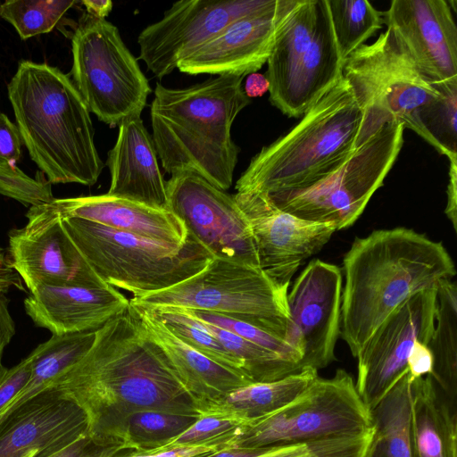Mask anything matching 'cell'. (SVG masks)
<instances>
[{
	"label": "cell",
	"instance_id": "83f0119b",
	"mask_svg": "<svg viewBox=\"0 0 457 457\" xmlns=\"http://www.w3.org/2000/svg\"><path fill=\"white\" fill-rule=\"evenodd\" d=\"M96 330L52 335L30 353L29 379L12 404L0 416V422L15 408L47 388L60 375L79 361L90 349Z\"/></svg>",
	"mask_w": 457,
	"mask_h": 457
},
{
	"label": "cell",
	"instance_id": "4dcf8cb0",
	"mask_svg": "<svg viewBox=\"0 0 457 457\" xmlns=\"http://www.w3.org/2000/svg\"><path fill=\"white\" fill-rule=\"evenodd\" d=\"M200 415L145 410L129 414L114 436L122 449L150 452L163 448L192 426Z\"/></svg>",
	"mask_w": 457,
	"mask_h": 457
},
{
	"label": "cell",
	"instance_id": "f35d334b",
	"mask_svg": "<svg viewBox=\"0 0 457 457\" xmlns=\"http://www.w3.org/2000/svg\"><path fill=\"white\" fill-rule=\"evenodd\" d=\"M198 457H325L317 441L273 445L257 449L227 448Z\"/></svg>",
	"mask_w": 457,
	"mask_h": 457
},
{
	"label": "cell",
	"instance_id": "4fadbf2b",
	"mask_svg": "<svg viewBox=\"0 0 457 457\" xmlns=\"http://www.w3.org/2000/svg\"><path fill=\"white\" fill-rule=\"evenodd\" d=\"M166 192L167 209L214 258L260 268L250 225L234 195L190 171L172 174Z\"/></svg>",
	"mask_w": 457,
	"mask_h": 457
},
{
	"label": "cell",
	"instance_id": "d590c367",
	"mask_svg": "<svg viewBox=\"0 0 457 457\" xmlns=\"http://www.w3.org/2000/svg\"><path fill=\"white\" fill-rule=\"evenodd\" d=\"M197 420L164 447L205 446L230 448L247 421L217 411L200 412Z\"/></svg>",
	"mask_w": 457,
	"mask_h": 457
},
{
	"label": "cell",
	"instance_id": "8fae6325",
	"mask_svg": "<svg viewBox=\"0 0 457 457\" xmlns=\"http://www.w3.org/2000/svg\"><path fill=\"white\" fill-rule=\"evenodd\" d=\"M71 80L100 121L116 127L141 114L151 87L116 26L84 14L71 37Z\"/></svg>",
	"mask_w": 457,
	"mask_h": 457
},
{
	"label": "cell",
	"instance_id": "5bb4252c",
	"mask_svg": "<svg viewBox=\"0 0 457 457\" xmlns=\"http://www.w3.org/2000/svg\"><path fill=\"white\" fill-rule=\"evenodd\" d=\"M436 311V287L412 295L383 321L358 353L355 386L370 411L408 372V357L414 344H428Z\"/></svg>",
	"mask_w": 457,
	"mask_h": 457
},
{
	"label": "cell",
	"instance_id": "ab89813d",
	"mask_svg": "<svg viewBox=\"0 0 457 457\" xmlns=\"http://www.w3.org/2000/svg\"><path fill=\"white\" fill-rule=\"evenodd\" d=\"M30 370L31 358L29 354L11 368L3 364L0 366V416L4 413L27 385Z\"/></svg>",
	"mask_w": 457,
	"mask_h": 457
},
{
	"label": "cell",
	"instance_id": "8992f818",
	"mask_svg": "<svg viewBox=\"0 0 457 457\" xmlns=\"http://www.w3.org/2000/svg\"><path fill=\"white\" fill-rule=\"evenodd\" d=\"M344 63L327 0H292L267 60L270 102L302 117L343 79Z\"/></svg>",
	"mask_w": 457,
	"mask_h": 457
},
{
	"label": "cell",
	"instance_id": "7a4b0ae2",
	"mask_svg": "<svg viewBox=\"0 0 457 457\" xmlns=\"http://www.w3.org/2000/svg\"><path fill=\"white\" fill-rule=\"evenodd\" d=\"M343 270L339 335L354 357L402 303L456 274L441 242L403 227L355 238Z\"/></svg>",
	"mask_w": 457,
	"mask_h": 457
},
{
	"label": "cell",
	"instance_id": "ba28073f",
	"mask_svg": "<svg viewBox=\"0 0 457 457\" xmlns=\"http://www.w3.org/2000/svg\"><path fill=\"white\" fill-rule=\"evenodd\" d=\"M61 218V217H60ZM82 256L107 285L139 298L204 270L213 258L193 236L184 245L154 241L79 218H61Z\"/></svg>",
	"mask_w": 457,
	"mask_h": 457
},
{
	"label": "cell",
	"instance_id": "5b68a950",
	"mask_svg": "<svg viewBox=\"0 0 457 457\" xmlns=\"http://www.w3.org/2000/svg\"><path fill=\"white\" fill-rule=\"evenodd\" d=\"M361 120L343 77L287 134L252 158L236 182L237 193L270 195L312 185L353 153Z\"/></svg>",
	"mask_w": 457,
	"mask_h": 457
},
{
	"label": "cell",
	"instance_id": "2e32d148",
	"mask_svg": "<svg viewBox=\"0 0 457 457\" xmlns=\"http://www.w3.org/2000/svg\"><path fill=\"white\" fill-rule=\"evenodd\" d=\"M290 323L287 341L303 353L301 370L318 371L336 360L340 333L342 273L331 263L312 260L287 293Z\"/></svg>",
	"mask_w": 457,
	"mask_h": 457
},
{
	"label": "cell",
	"instance_id": "816d5d0a",
	"mask_svg": "<svg viewBox=\"0 0 457 457\" xmlns=\"http://www.w3.org/2000/svg\"><path fill=\"white\" fill-rule=\"evenodd\" d=\"M0 4H1V3H0Z\"/></svg>",
	"mask_w": 457,
	"mask_h": 457
},
{
	"label": "cell",
	"instance_id": "d6a6232c",
	"mask_svg": "<svg viewBox=\"0 0 457 457\" xmlns=\"http://www.w3.org/2000/svg\"><path fill=\"white\" fill-rule=\"evenodd\" d=\"M199 321L242 362L245 373L254 383L278 380L302 370L298 363L288 361L228 330Z\"/></svg>",
	"mask_w": 457,
	"mask_h": 457
},
{
	"label": "cell",
	"instance_id": "f1b7e54d",
	"mask_svg": "<svg viewBox=\"0 0 457 457\" xmlns=\"http://www.w3.org/2000/svg\"><path fill=\"white\" fill-rule=\"evenodd\" d=\"M433 366L429 374L449 400L457 397V287L451 279L436 287L435 327L428 344Z\"/></svg>",
	"mask_w": 457,
	"mask_h": 457
},
{
	"label": "cell",
	"instance_id": "4316f807",
	"mask_svg": "<svg viewBox=\"0 0 457 457\" xmlns=\"http://www.w3.org/2000/svg\"><path fill=\"white\" fill-rule=\"evenodd\" d=\"M317 377L316 370L305 368L278 380L252 383L204 406L199 414L217 411L250 422L287 405Z\"/></svg>",
	"mask_w": 457,
	"mask_h": 457
},
{
	"label": "cell",
	"instance_id": "f6af8a7d",
	"mask_svg": "<svg viewBox=\"0 0 457 457\" xmlns=\"http://www.w3.org/2000/svg\"><path fill=\"white\" fill-rule=\"evenodd\" d=\"M15 335V324L9 312L8 301L0 294V366L5 347Z\"/></svg>",
	"mask_w": 457,
	"mask_h": 457
},
{
	"label": "cell",
	"instance_id": "ffe728a7",
	"mask_svg": "<svg viewBox=\"0 0 457 457\" xmlns=\"http://www.w3.org/2000/svg\"><path fill=\"white\" fill-rule=\"evenodd\" d=\"M292 0H269L244 14L178 64L190 75H247L259 71L270 56L278 25Z\"/></svg>",
	"mask_w": 457,
	"mask_h": 457
},
{
	"label": "cell",
	"instance_id": "836d02e7",
	"mask_svg": "<svg viewBox=\"0 0 457 457\" xmlns=\"http://www.w3.org/2000/svg\"><path fill=\"white\" fill-rule=\"evenodd\" d=\"M136 305L150 310L176 337L200 353L220 365L248 377L242 362L229 353L197 319L184 309L161 305L150 307Z\"/></svg>",
	"mask_w": 457,
	"mask_h": 457
},
{
	"label": "cell",
	"instance_id": "52a82bcc",
	"mask_svg": "<svg viewBox=\"0 0 457 457\" xmlns=\"http://www.w3.org/2000/svg\"><path fill=\"white\" fill-rule=\"evenodd\" d=\"M343 76L362 111L355 149L392 121L403 123L434 146L424 119L445 89L456 86L430 83L390 29L356 49L345 61Z\"/></svg>",
	"mask_w": 457,
	"mask_h": 457
},
{
	"label": "cell",
	"instance_id": "ac0fdd59",
	"mask_svg": "<svg viewBox=\"0 0 457 457\" xmlns=\"http://www.w3.org/2000/svg\"><path fill=\"white\" fill-rule=\"evenodd\" d=\"M234 198L250 225L261 270L286 289L302 262L319 252L337 231L331 223L305 220L282 211L262 194L236 193Z\"/></svg>",
	"mask_w": 457,
	"mask_h": 457
},
{
	"label": "cell",
	"instance_id": "7dc6e473",
	"mask_svg": "<svg viewBox=\"0 0 457 457\" xmlns=\"http://www.w3.org/2000/svg\"><path fill=\"white\" fill-rule=\"evenodd\" d=\"M457 160L450 161L449 184L447 187V204L445 214L457 231Z\"/></svg>",
	"mask_w": 457,
	"mask_h": 457
},
{
	"label": "cell",
	"instance_id": "30bf717a",
	"mask_svg": "<svg viewBox=\"0 0 457 457\" xmlns=\"http://www.w3.org/2000/svg\"><path fill=\"white\" fill-rule=\"evenodd\" d=\"M404 129L398 121L386 123L340 166L312 185L266 196L300 219L331 223L337 230L348 228L383 185L403 146Z\"/></svg>",
	"mask_w": 457,
	"mask_h": 457
},
{
	"label": "cell",
	"instance_id": "3957f363",
	"mask_svg": "<svg viewBox=\"0 0 457 457\" xmlns=\"http://www.w3.org/2000/svg\"><path fill=\"white\" fill-rule=\"evenodd\" d=\"M244 78L220 75L179 89L157 82L150 108L152 137L166 172L190 171L223 191L231 187L240 152L231 128L251 103Z\"/></svg>",
	"mask_w": 457,
	"mask_h": 457
},
{
	"label": "cell",
	"instance_id": "484cf974",
	"mask_svg": "<svg viewBox=\"0 0 457 457\" xmlns=\"http://www.w3.org/2000/svg\"><path fill=\"white\" fill-rule=\"evenodd\" d=\"M410 388L411 457H457L456 405L429 374Z\"/></svg>",
	"mask_w": 457,
	"mask_h": 457
},
{
	"label": "cell",
	"instance_id": "277c9868",
	"mask_svg": "<svg viewBox=\"0 0 457 457\" xmlns=\"http://www.w3.org/2000/svg\"><path fill=\"white\" fill-rule=\"evenodd\" d=\"M7 92L22 144L47 180L96 184L104 164L90 112L70 76L47 63L22 60Z\"/></svg>",
	"mask_w": 457,
	"mask_h": 457
},
{
	"label": "cell",
	"instance_id": "9a60e30c",
	"mask_svg": "<svg viewBox=\"0 0 457 457\" xmlns=\"http://www.w3.org/2000/svg\"><path fill=\"white\" fill-rule=\"evenodd\" d=\"M269 0L178 1L163 17L137 37L138 59L159 79L192 54L229 23L268 4Z\"/></svg>",
	"mask_w": 457,
	"mask_h": 457
},
{
	"label": "cell",
	"instance_id": "9c48e42d",
	"mask_svg": "<svg viewBox=\"0 0 457 457\" xmlns=\"http://www.w3.org/2000/svg\"><path fill=\"white\" fill-rule=\"evenodd\" d=\"M287 289L277 285L262 270L212 258L195 275L162 291L139 298L142 306H172L200 310L239 320L287 341L290 314Z\"/></svg>",
	"mask_w": 457,
	"mask_h": 457
},
{
	"label": "cell",
	"instance_id": "8d00e7d4",
	"mask_svg": "<svg viewBox=\"0 0 457 457\" xmlns=\"http://www.w3.org/2000/svg\"><path fill=\"white\" fill-rule=\"evenodd\" d=\"M184 310L201 321L228 330L288 361L298 363L300 366L303 353L287 341L278 336L270 334L247 322L219 313L200 310Z\"/></svg>",
	"mask_w": 457,
	"mask_h": 457
},
{
	"label": "cell",
	"instance_id": "ee69618b",
	"mask_svg": "<svg viewBox=\"0 0 457 457\" xmlns=\"http://www.w3.org/2000/svg\"><path fill=\"white\" fill-rule=\"evenodd\" d=\"M433 366L432 353L428 345L417 341L408 357L407 368L411 379L430 374Z\"/></svg>",
	"mask_w": 457,
	"mask_h": 457
},
{
	"label": "cell",
	"instance_id": "c3c4849f",
	"mask_svg": "<svg viewBox=\"0 0 457 457\" xmlns=\"http://www.w3.org/2000/svg\"><path fill=\"white\" fill-rule=\"evenodd\" d=\"M243 89L247 97H258L269 91V81L265 75L253 72L247 75Z\"/></svg>",
	"mask_w": 457,
	"mask_h": 457
},
{
	"label": "cell",
	"instance_id": "74e56055",
	"mask_svg": "<svg viewBox=\"0 0 457 457\" xmlns=\"http://www.w3.org/2000/svg\"><path fill=\"white\" fill-rule=\"evenodd\" d=\"M37 177H29L16 164L0 166V195L29 208L49 204L54 200L51 183L42 172Z\"/></svg>",
	"mask_w": 457,
	"mask_h": 457
},
{
	"label": "cell",
	"instance_id": "f546056e",
	"mask_svg": "<svg viewBox=\"0 0 457 457\" xmlns=\"http://www.w3.org/2000/svg\"><path fill=\"white\" fill-rule=\"evenodd\" d=\"M410 386L407 372L371 410L374 453L382 450L385 457H411Z\"/></svg>",
	"mask_w": 457,
	"mask_h": 457
},
{
	"label": "cell",
	"instance_id": "7bdbcfd3",
	"mask_svg": "<svg viewBox=\"0 0 457 457\" xmlns=\"http://www.w3.org/2000/svg\"><path fill=\"white\" fill-rule=\"evenodd\" d=\"M219 451L218 447L205 446L163 447L150 452H129L117 457H198Z\"/></svg>",
	"mask_w": 457,
	"mask_h": 457
},
{
	"label": "cell",
	"instance_id": "d6986e66",
	"mask_svg": "<svg viewBox=\"0 0 457 457\" xmlns=\"http://www.w3.org/2000/svg\"><path fill=\"white\" fill-rule=\"evenodd\" d=\"M449 1L393 0L384 24L433 85H457V28Z\"/></svg>",
	"mask_w": 457,
	"mask_h": 457
},
{
	"label": "cell",
	"instance_id": "e575fe53",
	"mask_svg": "<svg viewBox=\"0 0 457 457\" xmlns=\"http://www.w3.org/2000/svg\"><path fill=\"white\" fill-rule=\"evenodd\" d=\"M76 3L73 0H8L0 4V17L26 40L52 31Z\"/></svg>",
	"mask_w": 457,
	"mask_h": 457
},
{
	"label": "cell",
	"instance_id": "cb8c5ba5",
	"mask_svg": "<svg viewBox=\"0 0 457 457\" xmlns=\"http://www.w3.org/2000/svg\"><path fill=\"white\" fill-rule=\"evenodd\" d=\"M130 303V302H129ZM145 336L158 347L199 411L232 391L253 382L245 375L220 365L176 337L150 310L130 303Z\"/></svg>",
	"mask_w": 457,
	"mask_h": 457
},
{
	"label": "cell",
	"instance_id": "d4e9b609",
	"mask_svg": "<svg viewBox=\"0 0 457 457\" xmlns=\"http://www.w3.org/2000/svg\"><path fill=\"white\" fill-rule=\"evenodd\" d=\"M157 157L140 115L122 120L116 143L108 153L111 186L106 194L167 209L166 181Z\"/></svg>",
	"mask_w": 457,
	"mask_h": 457
},
{
	"label": "cell",
	"instance_id": "7402d4cb",
	"mask_svg": "<svg viewBox=\"0 0 457 457\" xmlns=\"http://www.w3.org/2000/svg\"><path fill=\"white\" fill-rule=\"evenodd\" d=\"M129 304L112 286L39 285L24 300L26 313L52 335L96 330Z\"/></svg>",
	"mask_w": 457,
	"mask_h": 457
},
{
	"label": "cell",
	"instance_id": "b9f144b4",
	"mask_svg": "<svg viewBox=\"0 0 457 457\" xmlns=\"http://www.w3.org/2000/svg\"><path fill=\"white\" fill-rule=\"evenodd\" d=\"M21 145L16 124L0 112V166L16 164L21 155Z\"/></svg>",
	"mask_w": 457,
	"mask_h": 457
},
{
	"label": "cell",
	"instance_id": "60d3db41",
	"mask_svg": "<svg viewBox=\"0 0 457 457\" xmlns=\"http://www.w3.org/2000/svg\"><path fill=\"white\" fill-rule=\"evenodd\" d=\"M126 451L115 443L94 438L88 433L48 457H117Z\"/></svg>",
	"mask_w": 457,
	"mask_h": 457
},
{
	"label": "cell",
	"instance_id": "7c38bea8",
	"mask_svg": "<svg viewBox=\"0 0 457 457\" xmlns=\"http://www.w3.org/2000/svg\"><path fill=\"white\" fill-rule=\"evenodd\" d=\"M373 427L371 412L353 377L338 369L330 378L317 377L287 405L251 420L230 448L257 449L353 436Z\"/></svg>",
	"mask_w": 457,
	"mask_h": 457
},
{
	"label": "cell",
	"instance_id": "f907efd6",
	"mask_svg": "<svg viewBox=\"0 0 457 457\" xmlns=\"http://www.w3.org/2000/svg\"><path fill=\"white\" fill-rule=\"evenodd\" d=\"M37 456V453L36 452H32L29 454H27L25 457H36Z\"/></svg>",
	"mask_w": 457,
	"mask_h": 457
},
{
	"label": "cell",
	"instance_id": "1f68e13d",
	"mask_svg": "<svg viewBox=\"0 0 457 457\" xmlns=\"http://www.w3.org/2000/svg\"><path fill=\"white\" fill-rule=\"evenodd\" d=\"M337 46L345 61L384 24L383 13L366 0H327Z\"/></svg>",
	"mask_w": 457,
	"mask_h": 457
},
{
	"label": "cell",
	"instance_id": "6da1fadb",
	"mask_svg": "<svg viewBox=\"0 0 457 457\" xmlns=\"http://www.w3.org/2000/svg\"><path fill=\"white\" fill-rule=\"evenodd\" d=\"M50 386L83 410L90 436L115 444L123 420L136 411L199 415L195 401L144 333L130 303L96 330L87 353Z\"/></svg>",
	"mask_w": 457,
	"mask_h": 457
},
{
	"label": "cell",
	"instance_id": "44dd1931",
	"mask_svg": "<svg viewBox=\"0 0 457 457\" xmlns=\"http://www.w3.org/2000/svg\"><path fill=\"white\" fill-rule=\"evenodd\" d=\"M87 433L83 410L50 386L21 403L0 422V457H48Z\"/></svg>",
	"mask_w": 457,
	"mask_h": 457
},
{
	"label": "cell",
	"instance_id": "681fc988",
	"mask_svg": "<svg viewBox=\"0 0 457 457\" xmlns=\"http://www.w3.org/2000/svg\"><path fill=\"white\" fill-rule=\"evenodd\" d=\"M86 8L87 13L99 19H105L112 9L110 0H83L80 2Z\"/></svg>",
	"mask_w": 457,
	"mask_h": 457
},
{
	"label": "cell",
	"instance_id": "603a6c76",
	"mask_svg": "<svg viewBox=\"0 0 457 457\" xmlns=\"http://www.w3.org/2000/svg\"><path fill=\"white\" fill-rule=\"evenodd\" d=\"M61 218H79L154 241L184 245L188 232L170 211L110 195L53 200L40 205Z\"/></svg>",
	"mask_w": 457,
	"mask_h": 457
},
{
	"label": "cell",
	"instance_id": "bcb514c9",
	"mask_svg": "<svg viewBox=\"0 0 457 457\" xmlns=\"http://www.w3.org/2000/svg\"><path fill=\"white\" fill-rule=\"evenodd\" d=\"M22 283L21 277L12 268L10 258L0 247V294L4 295L12 287L24 290Z\"/></svg>",
	"mask_w": 457,
	"mask_h": 457
},
{
	"label": "cell",
	"instance_id": "e0dca14e",
	"mask_svg": "<svg viewBox=\"0 0 457 457\" xmlns=\"http://www.w3.org/2000/svg\"><path fill=\"white\" fill-rule=\"evenodd\" d=\"M27 224L9 233V258L29 292L39 285L107 287L82 256L61 218L30 207Z\"/></svg>",
	"mask_w": 457,
	"mask_h": 457
}]
</instances>
